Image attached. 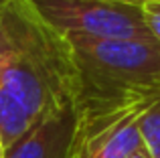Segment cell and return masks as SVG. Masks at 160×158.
Wrapping results in <instances>:
<instances>
[{"mask_svg":"<svg viewBox=\"0 0 160 158\" xmlns=\"http://www.w3.org/2000/svg\"><path fill=\"white\" fill-rule=\"evenodd\" d=\"M79 73L75 107L152 101L160 95L156 39H69Z\"/></svg>","mask_w":160,"mask_h":158,"instance_id":"2","label":"cell"},{"mask_svg":"<svg viewBox=\"0 0 160 158\" xmlns=\"http://www.w3.org/2000/svg\"><path fill=\"white\" fill-rule=\"evenodd\" d=\"M4 2H6V0H0V4H4Z\"/></svg>","mask_w":160,"mask_h":158,"instance_id":"11","label":"cell"},{"mask_svg":"<svg viewBox=\"0 0 160 158\" xmlns=\"http://www.w3.org/2000/svg\"><path fill=\"white\" fill-rule=\"evenodd\" d=\"M140 12H142V18H144L150 35H152V39H156L160 43V2L142 4Z\"/></svg>","mask_w":160,"mask_h":158,"instance_id":"7","label":"cell"},{"mask_svg":"<svg viewBox=\"0 0 160 158\" xmlns=\"http://www.w3.org/2000/svg\"><path fill=\"white\" fill-rule=\"evenodd\" d=\"M144 150L150 158H160V95L142 111L138 120Z\"/></svg>","mask_w":160,"mask_h":158,"instance_id":"6","label":"cell"},{"mask_svg":"<svg viewBox=\"0 0 160 158\" xmlns=\"http://www.w3.org/2000/svg\"><path fill=\"white\" fill-rule=\"evenodd\" d=\"M152 101L75 107L77 132L73 158H130L138 150H144L138 120Z\"/></svg>","mask_w":160,"mask_h":158,"instance_id":"4","label":"cell"},{"mask_svg":"<svg viewBox=\"0 0 160 158\" xmlns=\"http://www.w3.org/2000/svg\"><path fill=\"white\" fill-rule=\"evenodd\" d=\"M130 158H150V156H148V152H146V150H138L136 154H132Z\"/></svg>","mask_w":160,"mask_h":158,"instance_id":"9","label":"cell"},{"mask_svg":"<svg viewBox=\"0 0 160 158\" xmlns=\"http://www.w3.org/2000/svg\"><path fill=\"white\" fill-rule=\"evenodd\" d=\"M67 39H152L140 6L124 0H31Z\"/></svg>","mask_w":160,"mask_h":158,"instance_id":"3","label":"cell"},{"mask_svg":"<svg viewBox=\"0 0 160 158\" xmlns=\"http://www.w3.org/2000/svg\"><path fill=\"white\" fill-rule=\"evenodd\" d=\"M128 4H136V6H142V4H148V2H160V0H124Z\"/></svg>","mask_w":160,"mask_h":158,"instance_id":"8","label":"cell"},{"mask_svg":"<svg viewBox=\"0 0 160 158\" xmlns=\"http://www.w3.org/2000/svg\"><path fill=\"white\" fill-rule=\"evenodd\" d=\"M0 158H4V148L0 146Z\"/></svg>","mask_w":160,"mask_h":158,"instance_id":"10","label":"cell"},{"mask_svg":"<svg viewBox=\"0 0 160 158\" xmlns=\"http://www.w3.org/2000/svg\"><path fill=\"white\" fill-rule=\"evenodd\" d=\"M79 73L71 41L35 10L31 0L0 4V146L75 101Z\"/></svg>","mask_w":160,"mask_h":158,"instance_id":"1","label":"cell"},{"mask_svg":"<svg viewBox=\"0 0 160 158\" xmlns=\"http://www.w3.org/2000/svg\"><path fill=\"white\" fill-rule=\"evenodd\" d=\"M75 132L77 111L71 101L4 148V158H73Z\"/></svg>","mask_w":160,"mask_h":158,"instance_id":"5","label":"cell"}]
</instances>
